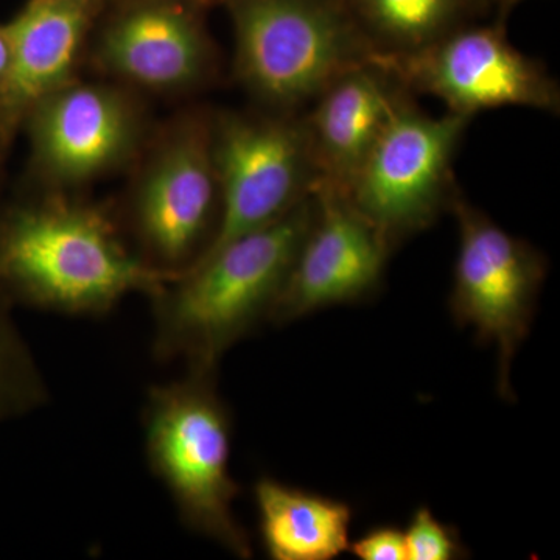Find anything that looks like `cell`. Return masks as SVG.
<instances>
[{
    "mask_svg": "<svg viewBox=\"0 0 560 560\" xmlns=\"http://www.w3.org/2000/svg\"><path fill=\"white\" fill-rule=\"evenodd\" d=\"M168 280L139 256L109 206L33 190L0 206V294L11 307L105 315Z\"/></svg>",
    "mask_w": 560,
    "mask_h": 560,
    "instance_id": "cell-1",
    "label": "cell"
},
{
    "mask_svg": "<svg viewBox=\"0 0 560 560\" xmlns=\"http://www.w3.org/2000/svg\"><path fill=\"white\" fill-rule=\"evenodd\" d=\"M315 212L312 194L165 282L151 296L154 357L184 361L187 370H219L235 342L270 319Z\"/></svg>",
    "mask_w": 560,
    "mask_h": 560,
    "instance_id": "cell-2",
    "label": "cell"
},
{
    "mask_svg": "<svg viewBox=\"0 0 560 560\" xmlns=\"http://www.w3.org/2000/svg\"><path fill=\"white\" fill-rule=\"evenodd\" d=\"M143 440L150 469L184 526L249 559L250 540L234 512L241 488L231 475L232 416L217 389V371L187 370L179 381L153 386Z\"/></svg>",
    "mask_w": 560,
    "mask_h": 560,
    "instance_id": "cell-3",
    "label": "cell"
},
{
    "mask_svg": "<svg viewBox=\"0 0 560 560\" xmlns=\"http://www.w3.org/2000/svg\"><path fill=\"white\" fill-rule=\"evenodd\" d=\"M234 32V77L257 108L302 113L374 58L346 0H221Z\"/></svg>",
    "mask_w": 560,
    "mask_h": 560,
    "instance_id": "cell-4",
    "label": "cell"
},
{
    "mask_svg": "<svg viewBox=\"0 0 560 560\" xmlns=\"http://www.w3.org/2000/svg\"><path fill=\"white\" fill-rule=\"evenodd\" d=\"M132 168L121 226L151 268L176 278L201 259L219 228L212 110H183L151 131Z\"/></svg>",
    "mask_w": 560,
    "mask_h": 560,
    "instance_id": "cell-5",
    "label": "cell"
},
{
    "mask_svg": "<svg viewBox=\"0 0 560 560\" xmlns=\"http://www.w3.org/2000/svg\"><path fill=\"white\" fill-rule=\"evenodd\" d=\"M27 190L80 194L132 167L149 140L139 92L101 79L70 81L31 110Z\"/></svg>",
    "mask_w": 560,
    "mask_h": 560,
    "instance_id": "cell-6",
    "label": "cell"
},
{
    "mask_svg": "<svg viewBox=\"0 0 560 560\" xmlns=\"http://www.w3.org/2000/svg\"><path fill=\"white\" fill-rule=\"evenodd\" d=\"M470 117L431 116L408 94L378 136L346 197L390 248L429 230L456 195L453 161Z\"/></svg>",
    "mask_w": 560,
    "mask_h": 560,
    "instance_id": "cell-7",
    "label": "cell"
},
{
    "mask_svg": "<svg viewBox=\"0 0 560 560\" xmlns=\"http://www.w3.org/2000/svg\"><path fill=\"white\" fill-rule=\"evenodd\" d=\"M212 150L221 210L202 257L280 219L318 184L304 110H212Z\"/></svg>",
    "mask_w": 560,
    "mask_h": 560,
    "instance_id": "cell-8",
    "label": "cell"
},
{
    "mask_svg": "<svg viewBox=\"0 0 560 560\" xmlns=\"http://www.w3.org/2000/svg\"><path fill=\"white\" fill-rule=\"evenodd\" d=\"M459 246L453 270L451 312L478 341L493 346L499 393L514 400L512 361L528 337L548 261L530 243L504 231L488 213L456 195Z\"/></svg>",
    "mask_w": 560,
    "mask_h": 560,
    "instance_id": "cell-9",
    "label": "cell"
},
{
    "mask_svg": "<svg viewBox=\"0 0 560 560\" xmlns=\"http://www.w3.org/2000/svg\"><path fill=\"white\" fill-rule=\"evenodd\" d=\"M412 94L440 98L447 110L474 117L481 110L523 106L559 114L560 88L544 62L512 46L506 24L464 25L425 49L372 58Z\"/></svg>",
    "mask_w": 560,
    "mask_h": 560,
    "instance_id": "cell-10",
    "label": "cell"
},
{
    "mask_svg": "<svg viewBox=\"0 0 560 560\" xmlns=\"http://www.w3.org/2000/svg\"><path fill=\"white\" fill-rule=\"evenodd\" d=\"M205 13L186 0H110L86 61L102 79L140 95L176 97L202 90L219 68Z\"/></svg>",
    "mask_w": 560,
    "mask_h": 560,
    "instance_id": "cell-11",
    "label": "cell"
},
{
    "mask_svg": "<svg viewBox=\"0 0 560 560\" xmlns=\"http://www.w3.org/2000/svg\"><path fill=\"white\" fill-rule=\"evenodd\" d=\"M316 212L270 320L366 301L381 290L393 248L340 190L316 187Z\"/></svg>",
    "mask_w": 560,
    "mask_h": 560,
    "instance_id": "cell-12",
    "label": "cell"
},
{
    "mask_svg": "<svg viewBox=\"0 0 560 560\" xmlns=\"http://www.w3.org/2000/svg\"><path fill=\"white\" fill-rule=\"evenodd\" d=\"M110 0H27L7 22L10 58L0 84V150L9 151L31 110L80 79L95 25Z\"/></svg>",
    "mask_w": 560,
    "mask_h": 560,
    "instance_id": "cell-13",
    "label": "cell"
},
{
    "mask_svg": "<svg viewBox=\"0 0 560 560\" xmlns=\"http://www.w3.org/2000/svg\"><path fill=\"white\" fill-rule=\"evenodd\" d=\"M412 92L371 60L331 81L304 110L318 184L346 194L394 110ZM315 187V189H316Z\"/></svg>",
    "mask_w": 560,
    "mask_h": 560,
    "instance_id": "cell-14",
    "label": "cell"
},
{
    "mask_svg": "<svg viewBox=\"0 0 560 560\" xmlns=\"http://www.w3.org/2000/svg\"><path fill=\"white\" fill-rule=\"evenodd\" d=\"M261 545L272 560H334L349 551L352 510L264 477L254 486Z\"/></svg>",
    "mask_w": 560,
    "mask_h": 560,
    "instance_id": "cell-15",
    "label": "cell"
},
{
    "mask_svg": "<svg viewBox=\"0 0 560 560\" xmlns=\"http://www.w3.org/2000/svg\"><path fill=\"white\" fill-rule=\"evenodd\" d=\"M374 58L415 54L490 13L488 0H346Z\"/></svg>",
    "mask_w": 560,
    "mask_h": 560,
    "instance_id": "cell-16",
    "label": "cell"
},
{
    "mask_svg": "<svg viewBox=\"0 0 560 560\" xmlns=\"http://www.w3.org/2000/svg\"><path fill=\"white\" fill-rule=\"evenodd\" d=\"M0 294V425L33 411L49 400V388L35 357Z\"/></svg>",
    "mask_w": 560,
    "mask_h": 560,
    "instance_id": "cell-17",
    "label": "cell"
},
{
    "mask_svg": "<svg viewBox=\"0 0 560 560\" xmlns=\"http://www.w3.org/2000/svg\"><path fill=\"white\" fill-rule=\"evenodd\" d=\"M404 534L407 560L466 558V548L456 529L442 523L430 508L416 510Z\"/></svg>",
    "mask_w": 560,
    "mask_h": 560,
    "instance_id": "cell-18",
    "label": "cell"
},
{
    "mask_svg": "<svg viewBox=\"0 0 560 560\" xmlns=\"http://www.w3.org/2000/svg\"><path fill=\"white\" fill-rule=\"evenodd\" d=\"M349 551L360 560H407L405 534L396 526H378L350 541Z\"/></svg>",
    "mask_w": 560,
    "mask_h": 560,
    "instance_id": "cell-19",
    "label": "cell"
},
{
    "mask_svg": "<svg viewBox=\"0 0 560 560\" xmlns=\"http://www.w3.org/2000/svg\"><path fill=\"white\" fill-rule=\"evenodd\" d=\"M522 2H525V0H488L490 13L493 11L495 21L503 22V24H506L512 11Z\"/></svg>",
    "mask_w": 560,
    "mask_h": 560,
    "instance_id": "cell-20",
    "label": "cell"
},
{
    "mask_svg": "<svg viewBox=\"0 0 560 560\" xmlns=\"http://www.w3.org/2000/svg\"><path fill=\"white\" fill-rule=\"evenodd\" d=\"M10 43L7 35L5 25L0 24V84L5 77L7 68H9Z\"/></svg>",
    "mask_w": 560,
    "mask_h": 560,
    "instance_id": "cell-21",
    "label": "cell"
},
{
    "mask_svg": "<svg viewBox=\"0 0 560 560\" xmlns=\"http://www.w3.org/2000/svg\"><path fill=\"white\" fill-rule=\"evenodd\" d=\"M186 2L195 3V5L201 7V9L208 10L209 7L220 5L221 0H186Z\"/></svg>",
    "mask_w": 560,
    "mask_h": 560,
    "instance_id": "cell-22",
    "label": "cell"
},
{
    "mask_svg": "<svg viewBox=\"0 0 560 560\" xmlns=\"http://www.w3.org/2000/svg\"><path fill=\"white\" fill-rule=\"evenodd\" d=\"M5 151L0 150V190H2L3 184V165H5Z\"/></svg>",
    "mask_w": 560,
    "mask_h": 560,
    "instance_id": "cell-23",
    "label": "cell"
}]
</instances>
